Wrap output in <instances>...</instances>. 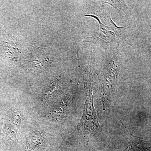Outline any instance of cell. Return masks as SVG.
Segmentation results:
<instances>
[{
	"label": "cell",
	"instance_id": "cell-2",
	"mask_svg": "<svg viewBox=\"0 0 151 151\" xmlns=\"http://www.w3.org/2000/svg\"><path fill=\"white\" fill-rule=\"evenodd\" d=\"M108 65L109 70L118 77L121 65L119 56L117 55H114L109 60Z\"/></svg>",
	"mask_w": 151,
	"mask_h": 151
},
{
	"label": "cell",
	"instance_id": "cell-3",
	"mask_svg": "<svg viewBox=\"0 0 151 151\" xmlns=\"http://www.w3.org/2000/svg\"><path fill=\"white\" fill-rule=\"evenodd\" d=\"M143 140L141 139L140 138H137L133 141V142L131 143L130 145L127 146V148L125 149L124 151H130L132 149H134L136 146L139 145L140 143L142 142Z\"/></svg>",
	"mask_w": 151,
	"mask_h": 151
},
{
	"label": "cell",
	"instance_id": "cell-1",
	"mask_svg": "<svg viewBox=\"0 0 151 151\" xmlns=\"http://www.w3.org/2000/svg\"><path fill=\"white\" fill-rule=\"evenodd\" d=\"M88 86L86 89L84 111L79 126L89 133L100 132L101 128L93 105L92 88L91 86Z\"/></svg>",
	"mask_w": 151,
	"mask_h": 151
}]
</instances>
